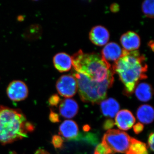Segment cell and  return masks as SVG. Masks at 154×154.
<instances>
[{
    "mask_svg": "<svg viewBox=\"0 0 154 154\" xmlns=\"http://www.w3.org/2000/svg\"><path fill=\"white\" fill-rule=\"evenodd\" d=\"M112 68L124 85L123 94L127 96L132 95L140 81L147 78L146 58L138 51H127L123 49L122 55Z\"/></svg>",
    "mask_w": 154,
    "mask_h": 154,
    "instance_id": "cell-1",
    "label": "cell"
},
{
    "mask_svg": "<svg viewBox=\"0 0 154 154\" xmlns=\"http://www.w3.org/2000/svg\"><path fill=\"white\" fill-rule=\"evenodd\" d=\"M34 130L33 124L27 121L22 111L0 106V143H12L27 137Z\"/></svg>",
    "mask_w": 154,
    "mask_h": 154,
    "instance_id": "cell-2",
    "label": "cell"
},
{
    "mask_svg": "<svg viewBox=\"0 0 154 154\" xmlns=\"http://www.w3.org/2000/svg\"><path fill=\"white\" fill-rule=\"evenodd\" d=\"M72 58L74 71L77 72L98 82L113 78L114 72L110 63L99 54L85 53L79 50Z\"/></svg>",
    "mask_w": 154,
    "mask_h": 154,
    "instance_id": "cell-3",
    "label": "cell"
},
{
    "mask_svg": "<svg viewBox=\"0 0 154 154\" xmlns=\"http://www.w3.org/2000/svg\"><path fill=\"white\" fill-rule=\"evenodd\" d=\"M72 72L73 76L76 80L79 95L83 102L94 105L105 100L107 91L113 85L114 78L98 82L83 74L75 71Z\"/></svg>",
    "mask_w": 154,
    "mask_h": 154,
    "instance_id": "cell-4",
    "label": "cell"
},
{
    "mask_svg": "<svg viewBox=\"0 0 154 154\" xmlns=\"http://www.w3.org/2000/svg\"><path fill=\"white\" fill-rule=\"evenodd\" d=\"M131 138L124 131L109 130L104 135L102 142L108 146L114 154L124 153L129 147Z\"/></svg>",
    "mask_w": 154,
    "mask_h": 154,
    "instance_id": "cell-5",
    "label": "cell"
},
{
    "mask_svg": "<svg viewBox=\"0 0 154 154\" xmlns=\"http://www.w3.org/2000/svg\"><path fill=\"white\" fill-rule=\"evenodd\" d=\"M56 88L61 96L71 98L74 96L78 90L76 80L72 75H63L57 81Z\"/></svg>",
    "mask_w": 154,
    "mask_h": 154,
    "instance_id": "cell-6",
    "label": "cell"
},
{
    "mask_svg": "<svg viewBox=\"0 0 154 154\" xmlns=\"http://www.w3.org/2000/svg\"><path fill=\"white\" fill-rule=\"evenodd\" d=\"M28 87L23 81L14 80L8 85L7 94L9 99L14 102L25 100L28 95Z\"/></svg>",
    "mask_w": 154,
    "mask_h": 154,
    "instance_id": "cell-7",
    "label": "cell"
},
{
    "mask_svg": "<svg viewBox=\"0 0 154 154\" xmlns=\"http://www.w3.org/2000/svg\"><path fill=\"white\" fill-rule=\"evenodd\" d=\"M110 33L108 30L102 25H96L91 29L89 33L91 41L96 45L103 46L109 41Z\"/></svg>",
    "mask_w": 154,
    "mask_h": 154,
    "instance_id": "cell-8",
    "label": "cell"
},
{
    "mask_svg": "<svg viewBox=\"0 0 154 154\" xmlns=\"http://www.w3.org/2000/svg\"><path fill=\"white\" fill-rule=\"evenodd\" d=\"M136 121L134 116L130 110L119 111L116 116L115 124L119 129L127 131L131 128Z\"/></svg>",
    "mask_w": 154,
    "mask_h": 154,
    "instance_id": "cell-9",
    "label": "cell"
},
{
    "mask_svg": "<svg viewBox=\"0 0 154 154\" xmlns=\"http://www.w3.org/2000/svg\"><path fill=\"white\" fill-rule=\"evenodd\" d=\"M59 134L67 140H77L79 134L78 124L73 120H65L59 127Z\"/></svg>",
    "mask_w": 154,
    "mask_h": 154,
    "instance_id": "cell-10",
    "label": "cell"
},
{
    "mask_svg": "<svg viewBox=\"0 0 154 154\" xmlns=\"http://www.w3.org/2000/svg\"><path fill=\"white\" fill-rule=\"evenodd\" d=\"M120 40L124 49L127 51L137 50L140 46V37L134 31H128L124 33Z\"/></svg>",
    "mask_w": 154,
    "mask_h": 154,
    "instance_id": "cell-11",
    "label": "cell"
},
{
    "mask_svg": "<svg viewBox=\"0 0 154 154\" xmlns=\"http://www.w3.org/2000/svg\"><path fill=\"white\" fill-rule=\"evenodd\" d=\"M122 49L115 42H110L105 45L102 51V56L107 62L116 61L123 53Z\"/></svg>",
    "mask_w": 154,
    "mask_h": 154,
    "instance_id": "cell-12",
    "label": "cell"
},
{
    "mask_svg": "<svg viewBox=\"0 0 154 154\" xmlns=\"http://www.w3.org/2000/svg\"><path fill=\"white\" fill-rule=\"evenodd\" d=\"M79 110V105L73 99L66 98L61 101L59 112L64 118H73L77 115Z\"/></svg>",
    "mask_w": 154,
    "mask_h": 154,
    "instance_id": "cell-13",
    "label": "cell"
},
{
    "mask_svg": "<svg viewBox=\"0 0 154 154\" xmlns=\"http://www.w3.org/2000/svg\"><path fill=\"white\" fill-rule=\"evenodd\" d=\"M53 63L55 69L60 72L68 71L72 66L71 57L63 52L56 54L53 59Z\"/></svg>",
    "mask_w": 154,
    "mask_h": 154,
    "instance_id": "cell-14",
    "label": "cell"
},
{
    "mask_svg": "<svg viewBox=\"0 0 154 154\" xmlns=\"http://www.w3.org/2000/svg\"><path fill=\"white\" fill-rule=\"evenodd\" d=\"M100 110L106 117L113 118L119 110V103L116 99L110 98L103 100L100 103Z\"/></svg>",
    "mask_w": 154,
    "mask_h": 154,
    "instance_id": "cell-15",
    "label": "cell"
},
{
    "mask_svg": "<svg viewBox=\"0 0 154 154\" xmlns=\"http://www.w3.org/2000/svg\"><path fill=\"white\" fill-rule=\"evenodd\" d=\"M135 94L137 99L143 102L150 100L153 95V90L151 85L147 83H140L135 88Z\"/></svg>",
    "mask_w": 154,
    "mask_h": 154,
    "instance_id": "cell-16",
    "label": "cell"
},
{
    "mask_svg": "<svg viewBox=\"0 0 154 154\" xmlns=\"http://www.w3.org/2000/svg\"><path fill=\"white\" fill-rule=\"evenodd\" d=\"M154 109L149 105H143L138 108L137 116L138 119L142 123L149 124L153 121Z\"/></svg>",
    "mask_w": 154,
    "mask_h": 154,
    "instance_id": "cell-17",
    "label": "cell"
},
{
    "mask_svg": "<svg viewBox=\"0 0 154 154\" xmlns=\"http://www.w3.org/2000/svg\"><path fill=\"white\" fill-rule=\"evenodd\" d=\"M125 154H149L145 143L131 138L129 147Z\"/></svg>",
    "mask_w": 154,
    "mask_h": 154,
    "instance_id": "cell-18",
    "label": "cell"
},
{
    "mask_svg": "<svg viewBox=\"0 0 154 154\" xmlns=\"http://www.w3.org/2000/svg\"><path fill=\"white\" fill-rule=\"evenodd\" d=\"M142 10L143 14L149 18L154 17V1L145 0L142 4Z\"/></svg>",
    "mask_w": 154,
    "mask_h": 154,
    "instance_id": "cell-19",
    "label": "cell"
},
{
    "mask_svg": "<svg viewBox=\"0 0 154 154\" xmlns=\"http://www.w3.org/2000/svg\"><path fill=\"white\" fill-rule=\"evenodd\" d=\"M94 154H114V153L108 146L102 142L96 146Z\"/></svg>",
    "mask_w": 154,
    "mask_h": 154,
    "instance_id": "cell-20",
    "label": "cell"
},
{
    "mask_svg": "<svg viewBox=\"0 0 154 154\" xmlns=\"http://www.w3.org/2000/svg\"><path fill=\"white\" fill-rule=\"evenodd\" d=\"M63 139L60 136L54 135L52 137L51 143L56 149H61L63 145Z\"/></svg>",
    "mask_w": 154,
    "mask_h": 154,
    "instance_id": "cell-21",
    "label": "cell"
},
{
    "mask_svg": "<svg viewBox=\"0 0 154 154\" xmlns=\"http://www.w3.org/2000/svg\"><path fill=\"white\" fill-rule=\"evenodd\" d=\"M83 139L90 143L95 144L98 142V139L95 134L87 133L83 137Z\"/></svg>",
    "mask_w": 154,
    "mask_h": 154,
    "instance_id": "cell-22",
    "label": "cell"
},
{
    "mask_svg": "<svg viewBox=\"0 0 154 154\" xmlns=\"http://www.w3.org/2000/svg\"><path fill=\"white\" fill-rule=\"evenodd\" d=\"M61 102V99L59 96L57 94H54L51 96L48 99L49 105L51 106L57 107L58 104Z\"/></svg>",
    "mask_w": 154,
    "mask_h": 154,
    "instance_id": "cell-23",
    "label": "cell"
},
{
    "mask_svg": "<svg viewBox=\"0 0 154 154\" xmlns=\"http://www.w3.org/2000/svg\"><path fill=\"white\" fill-rule=\"evenodd\" d=\"M115 125V122L111 119H107L104 122L103 124V129L105 130H109L113 128Z\"/></svg>",
    "mask_w": 154,
    "mask_h": 154,
    "instance_id": "cell-24",
    "label": "cell"
},
{
    "mask_svg": "<svg viewBox=\"0 0 154 154\" xmlns=\"http://www.w3.org/2000/svg\"><path fill=\"white\" fill-rule=\"evenodd\" d=\"M49 119L53 123H57L60 122V119L59 116L58 114L54 112L52 110H51Z\"/></svg>",
    "mask_w": 154,
    "mask_h": 154,
    "instance_id": "cell-25",
    "label": "cell"
},
{
    "mask_svg": "<svg viewBox=\"0 0 154 154\" xmlns=\"http://www.w3.org/2000/svg\"><path fill=\"white\" fill-rule=\"evenodd\" d=\"M144 125L143 124L138 122L133 126L134 131V133L136 134H138L143 131L144 129Z\"/></svg>",
    "mask_w": 154,
    "mask_h": 154,
    "instance_id": "cell-26",
    "label": "cell"
},
{
    "mask_svg": "<svg viewBox=\"0 0 154 154\" xmlns=\"http://www.w3.org/2000/svg\"><path fill=\"white\" fill-rule=\"evenodd\" d=\"M154 134L153 132H151L148 139L149 147L152 152H153L154 151Z\"/></svg>",
    "mask_w": 154,
    "mask_h": 154,
    "instance_id": "cell-27",
    "label": "cell"
},
{
    "mask_svg": "<svg viewBox=\"0 0 154 154\" xmlns=\"http://www.w3.org/2000/svg\"><path fill=\"white\" fill-rule=\"evenodd\" d=\"M110 9L112 12H116L119 11V7L118 4H113L111 5L110 7Z\"/></svg>",
    "mask_w": 154,
    "mask_h": 154,
    "instance_id": "cell-28",
    "label": "cell"
},
{
    "mask_svg": "<svg viewBox=\"0 0 154 154\" xmlns=\"http://www.w3.org/2000/svg\"><path fill=\"white\" fill-rule=\"evenodd\" d=\"M35 154H50L48 152L44 150L39 149L37 150Z\"/></svg>",
    "mask_w": 154,
    "mask_h": 154,
    "instance_id": "cell-29",
    "label": "cell"
},
{
    "mask_svg": "<svg viewBox=\"0 0 154 154\" xmlns=\"http://www.w3.org/2000/svg\"><path fill=\"white\" fill-rule=\"evenodd\" d=\"M83 130L84 131H86V132H88L91 129V127L89 126L88 125H84L83 128Z\"/></svg>",
    "mask_w": 154,
    "mask_h": 154,
    "instance_id": "cell-30",
    "label": "cell"
},
{
    "mask_svg": "<svg viewBox=\"0 0 154 154\" xmlns=\"http://www.w3.org/2000/svg\"><path fill=\"white\" fill-rule=\"evenodd\" d=\"M149 46L151 48H152V51H153V48H154V42L153 41V40H151V41H150L148 43Z\"/></svg>",
    "mask_w": 154,
    "mask_h": 154,
    "instance_id": "cell-31",
    "label": "cell"
}]
</instances>
